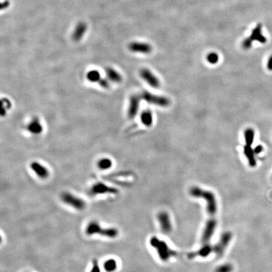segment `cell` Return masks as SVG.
<instances>
[{"label": "cell", "mask_w": 272, "mask_h": 272, "mask_svg": "<svg viewBox=\"0 0 272 272\" xmlns=\"http://www.w3.org/2000/svg\"><path fill=\"white\" fill-rule=\"evenodd\" d=\"M190 193L195 198H202L205 200L207 203V210L209 216V219L207 221L208 223H217L215 216L217 211V204L214 194L212 192L205 190L199 187H192Z\"/></svg>", "instance_id": "6da1fadb"}, {"label": "cell", "mask_w": 272, "mask_h": 272, "mask_svg": "<svg viewBox=\"0 0 272 272\" xmlns=\"http://www.w3.org/2000/svg\"><path fill=\"white\" fill-rule=\"evenodd\" d=\"M86 234L88 236H92L94 234L100 235L108 238H115L119 235V231L115 228H103L100 226V224L97 222H91L86 229Z\"/></svg>", "instance_id": "7a4b0ae2"}, {"label": "cell", "mask_w": 272, "mask_h": 272, "mask_svg": "<svg viewBox=\"0 0 272 272\" xmlns=\"http://www.w3.org/2000/svg\"><path fill=\"white\" fill-rule=\"evenodd\" d=\"M150 244L156 250L160 258L163 261H167L169 258L176 254L174 251L170 249L166 243L159 240L156 237H152L150 239Z\"/></svg>", "instance_id": "3957f363"}, {"label": "cell", "mask_w": 272, "mask_h": 272, "mask_svg": "<svg viewBox=\"0 0 272 272\" xmlns=\"http://www.w3.org/2000/svg\"><path fill=\"white\" fill-rule=\"evenodd\" d=\"M262 25L261 23H259L257 25V26L253 30L251 34L247 39H245L244 41L242 43V47L244 49H250L253 41H258L262 44H265L267 41L266 37L263 36V34L262 33Z\"/></svg>", "instance_id": "277c9868"}, {"label": "cell", "mask_w": 272, "mask_h": 272, "mask_svg": "<svg viewBox=\"0 0 272 272\" xmlns=\"http://www.w3.org/2000/svg\"><path fill=\"white\" fill-rule=\"evenodd\" d=\"M61 198L64 204L76 210H82L86 207V203L84 200L69 192L63 193Z\"/></svg>", "instance_id": "5b68a950"}, {"label": "cell", "mask_w": 272, "mask_h": 272, "mask_svg": "<svg viewBox=\"0 0 272 272\" xmlns=\"http://www.w3.org/2000/svg\"><path fill=\"white\" fill-rule=\"evenodd\" d=\"M140 97L146 102L161 107H167L170 104V101L168 98L156 95L148 91H143Z\"/></svg>", "instance_id": "8992f818"}, {"label": "cell", "mask_w": 272, "mask_h": 272, "mask_svg": "<svg viewBox=\"0 0 272 272\" xmlns=\"http://www.w3.org/2000/svg\"><path fill=\"white\" fill-rule=\"evenodd\" d=\"M90 192L93 195L104 194L116 195L119 193V190L117 188L106 185L105 183H97L91 187Z\"/></svg>", "instance_id": "52a82bcc"}, {"label": "cell", "mask_w": 272, "mask_h": 272, "mask_svg": "<svg viewBox=\"0 0 272 272\" xmlns=\"http://www.w3.org/2000/svg\"><path fill=\"white\" fill-rule=\"evenodd\" d=\"M139 75L140 78L152 88H158L159 87L160 82L159 79L149 69L147 68L141 69Z\"/></svg>", "instance_id": "ba28073f"}, {"label": "cell", "mask_w": 272, "mask_h": 272, "mask_svg": "<svg viewBox=\"0 0 272 272\" xmlns=\"http://www.w3.org/2000/svg\"><path fill=\"white\" fill-rule=\"evenodd\" d=\"M232 238V234L230 232H226L224 233L218 242V243L213 247V251L218 256H220L223 255L224 250L228 246L231 239Z\"/></svg>", "instance_id": "9c48e42d"}, {"label": "cell", "mask_w": 272, "mask_h": 272, "mask_svg": "<svg viewBox=\"0 0 272 272\" xmlns=\"http://www.w3.org/2000/svg\"><path fill=\"white\" fill-rule=\"evenodd\" d=\"M141 97L134 94L130 97L127 114L129 119H132L137 115L139 110Z\"/></svg>", "instance_id": "30bf717a"}, {"label": "cell", "mask_w": 272, "mask_h": 272, "mask_svg": "<svg viewBox=\"0 0 272 272\" xmlns=\"http://www.w3.org/2000/svg\"><path fill=\"white\" fill-rule=\"evenodd\" d=\"M128 49L132 52L140 54H149L152 51V47L147 43L132 42L128 44Z\"/></svg>", "instance_id": "8fae6325"}, {"label": "cell", "mask_w": 272, "mask_h": 272, "mask_svg": "<svg viewBox=\"0 0 272 272\" xmlns=\"http://www.w3.org/2000/svg\"><path fill=\"white\" fill-rule=\"evenodd\" d=\"M30 167L33 173L40 179H46L49 176V171L48 169L39 162H32L30 165Z\"/></svg>", "instance_id": "7c38bea8"}, {"label": "cell", "mask_w": 272, "mask_h": 272, "mask_svg": "<svg viewBox=\"0 0 272 272\" xmlns=\"http://www.w3.org/2000/svg\"><path fill=\"white\" fill-rule=\"evenodd\" d=\"M158 219L163 232L165 234L170 233L172 229V225L168 213L166 212H160L158 215Z\"/></svg>", "instance_id": "4fadbf2b"}, {"label": "cell", "mask_w": 272, "mask_h": 272, "mask_svg": "<svg viewBox=\"0 0 272 272\" xmlns=\"http://www.w3.org/2000/svg\"><path fill=\"white\" fill-rule=\"evenodd\" d=\"M87 30V25L84 21H80L76 25L73 34L72 39L73 41L78 42L83 37L85 33Z\"/></svg>", "instance_id": "5bb4252c"}, {"label": "cell", "mask_w": 272, "mask_h": 272, "mask_svg": "<svg viewBox=\"0 0 272 272\" xmlns=\"http://www.w3.org/2000/svg\"><path fill=\"white\" fill-rule=\"evenodd\" d=\"M28 131L33 135L40 134L43 131L44 128L37 117H35L27 125Z\"/></svg>", "instance_id": "9a60e30c"}, {"label": "cell", "mask_w": 272, "mask_h": 272, "mask_svg": "<svg viewBox=\"0 0 272 272\" xmlns=\"http://www.w3.org/2000/svg\"><path fill=\"white\" fill-rule=\"evenodd\" d=\"M105 73L110 81L115 83H120L122 81V76L116 69L111 67H107L105 69Z\"/></svg>", "instance_id": "2e32d148"}, {"label": "cell", "mask_w": 272, "mask_h": 272, "mask_svg": "<svg viewBox=\"0 0 272 272\" xmlns=\"http://www.w3.org/2000/svg\"><path fill=\"white\" fill-rule=\"evenodd\" d=\"M244 153L247 159L248 163L251 167H255L256 165V161L255 156V153L254 150L251 148V146L245 145L244 147Z\"/></svg>", "instance_id": "e0dca14e"}, {"label": "cell", "mask_w": 272, "mask_h": 272, "mask_svg": "<svg viewBox=\"0 0 272 272\" xmlns=\"http://www.w3.org/2000/svg\"><path fill=\"white\" fill-rule=\"evenodd\" d=\"M140 122L146 127H151L153 123V116L152 112L146 110L142 112L140 115Z\"/></svg>", "instance_id": "ac0fdd59"}, {"label": "cell", "mask_w": 272, "mask_h": 272, "mask_svg": "<svg viewBox=\"0 0 272 272\" xmlns=\"http://www.w3.org/2000/svg\"><path fill=\"white\" fill-rule=\"evenodd\" d=\"M101 78L100 72L96 69L90 70L86 74V79L91 82H98Z\"/></svg>", "instance_id": "d6986e66"}, {"label": "cell", "mask_w": 272, "mask_h": 272, "mask_svg": "<svg viewBox=\"0 0 272 272\" xmlns=\"http://www.w3.org/2000/svg\"><path fill=\"white\" fill-rule=\"evenodd\" d=\"M103 268L106 272H114L117 268V262L113 258L109 259L104 262Z\"/></svg>", "instance_id": "ffe728a7"}, {"label": "cell", "mask_w": 272, "mask_h": 272, "mask_svg": "<svg viewBox=\"0 0 272 272\" xmlns=\"http://www.w3.org/2000/svg\"><path fill=\"white\" fill-rule=\"evenodd\" d=\"M97 165L99 169L102 170H107L112 168L113 162L110 158H103L98 161Z\"/></svg>", "instance_id": "44dd1931"}, {"label": "cell", "mask_w": 272, "mask_h": 272, "mask_svg": "<svg viewBox=\"0 0 272 272\" xmlns=\"http://www.w3.org/2000/svg\"><path fill=\"white\" fill-rule=\"evenodd\" d=\"M244 139L246 145L251 146L255 139V131L251 128H247L244 131Z\"/></svg>", "instance_id": "7402d4cb"}, {"label": "cell", "mask_w": 272, "mask_h": 272, "mask_svg": "<svg viewBox=\"0 0 272 272\" xmlns=\"http://www.w3.org/2000/svg\"><path fill=\"white\" fill-rule=\"evenodd\" d=\"M213 251V247L210 244L204 245L196 253L197 255H199L202 257L207 256Z\"/></svg>", "instance_id": "603a6c76"}, {"label": "cell", "mask_w": 272, "mask_h": 272, "mask_svg": "<svg viewBox=\"0 0 272 272\" xmlns=\"http://www.w3.org/2000/svg\"><path fill=\"white\" fill-rule=\"evenodd\" d=\"M11 102L6 98H3L2 99V112L1 115L3 117L6 115V113L8 110L11 109Z\"/></svg>", "instance_id": "cb8c5ba5"}, {"label": "cell", "mask_w": 272, "mask_h": 272, "mask_svg": "<svg viewBox=\"0 0 272 272\" xmlns=\"http://www.w3.org/2000/svg\"><path fill=\"white\" fill-rule=\"evenodd\" d=\"M219 57L216 52H210L207 56V61L211 64H216L219 62Z\"/></svg>", "instance_id": "d4e9b609"}, {"label": "cell", "mask_w": 272, "mask_h": 272, "mask_svg": "<svg viewBox=\"0 0 272 272\" xmlns=\"http://www.w3.org/2000/svg\"><path fill=\"white\" fill-rule=\"evenodd\" d=\"M232 270V266L229 263H227L219 266L216 268L215 272H231Z\"/></svg>", "instance_id": "484cf974"}, {"label": "cell", "mask_w": 272, "mask_h": 272, "mask_svg": "<svg viewBox=\"0 0 272 272\" xmlns=\"http://www.w3.org/2000/svg\"><path fill=\"white\" fill-rule=\"evenodd\" d=\"M98 84L102 88L104 89H108L110 87V81L108 78L106 79L102 78L98 82Z\"/></svg>", "instance_id": "4316f807"}, {"label": "cell", "mask_w": 272, "mask_h": 272, "mask_svg": "<svg viewBox=\"0 0 272 272\" xmlns=\"http://www.w3.org/2000/svg\"><path fill=\"white\" fill-rule=\"evenodd\" d=\"M90 272H101V270L97 259H94L92 262V268Z\"/></svg>", "instance_id": "83f0119b"}, {"label": "cell", "mask_w": 272, "mask_h": 272, "mask_svg": "<svg viewBox=\"0 0 272 272\" xmlns=\"http://www.w3.org/2000/svg\"><path fill=\"white\" fill-rule=\"evenodd\" d=\"M253 150H254L255 155H259V153H261L263 151V147L262 145H258L256 147H255V149Z\"/></svg>", "instance_id": "f1b7e54d"}, {"label": "cell", "mask_w": 272, "mask_h": 272, "mask_svg": "<svg viewBox=\"0 0 272 272\" xmlns=\"http://www.w3.org/2000/svg\"><path fill=\"white\" fill-rule=\"evenodd\" d=\"M267 69L270 71H272V55L269 57L267 63Z\"/></svg>", "instance_id": "f546056e"}, {"label": "cell", "mask_w": 272, "mask_h": 272, "mask_svg": "<svg viewBox=\"0 0 272 272\" xmlns=\"http://www.w3.org/2000/svg\"><path fill=\"white\" fill-rule=\"evenodd\" d=\"M10 5V2L8 0H5L3 2H2V6H1V9L2 10H4V9H6Z\"/></svg>", "instance_id": "4dcf8cb0"}]
</instances>
